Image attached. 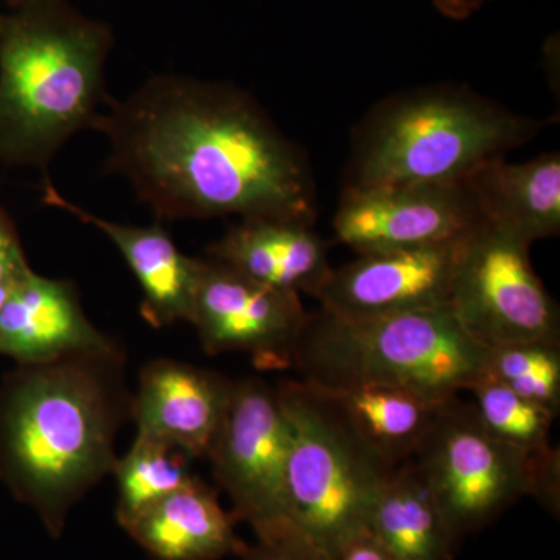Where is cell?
I'll return each instance as SVG.
<instances>
[{"instance_id": "8fae6325", "label": "cell", "mask_w": 560, "mask_h": 560, "mask_svg": "<svg viewBox=\"0 0 560 560\" xmlns=\"http://www.w3.org/2000/svg\"><path fill=\"white\" fill-rule=\"evenodd\" d=\"M482 224L467 180L345 187L334 217L335 237L359 256L460 241Z\"/></svg>"}, {"instance_id": "44dd1931", "label": "cell", "mask_w": 560, "mask_h": 560, "mask_svg": "<svg viewBox=\"0 0 560 560\" xmlns=\"http://www.w3.org/2000/svg\"><path fill=\"white\" fill-rule=\"evenodd\" d=\"M187 459L189 456L172 445L136 434L130 451L117 459L113 470L117 481V523L127 525L151 504L194 480Z\"/></svg>"}, {"instance_id": "7402d4cb", "label": "cell", "mask_w": 560, "mask_h": 560, "mask_svg": "<svg viewBox=\"0 0 560 560\" xmlns=\"http://www.w3.org/2000/svg\"><path fill=\"white\" fill-rule=\"evenodd\" d=\"M467 390L478 419L497 440L529 455L551 448L550 431L558 416L547 408L525 399L488 372Z\"/></svg>"}, {"instance_id": "d6986e66", "label": "cell", "mask_w": 560, "mask_h": 560, "mask_svg": "<svg viewBox=\"0 0 560 560\" xmlns=\"http://www.w3.org/2000/svg\"><path fill=\"white\" fill-rule=\"evenodd\" d=\"M364 533L407 560H452L459 547L415 458L397 464L375 493Z\"/></svg>"}, {"instance_id": "4316f807", "label": "cell", "mask_w": 560, "mask_h": 560, "mask_svg": "<svg viewBox=\"0 0 560 560\" xmlns=\"http://www.w3.org/2000/svg\"><path fill=\"white\" fill-rule=\"evenodd\" d=\"M493 0H433L442 16L452 21H466Z\"/></svg>"}, {"instance_id": "4fadbf2b", "label": "cell", "mask_w": 560, "mask_h": 560, "mask_svg": "<svg viewBox=\"0 0 560 560\" xmlns=\"http://www.w3.org/2000/svg\"><path fill=\"white\" fill-rule=\"evenodd\" d=\"M232 388L234 382L219 372L176 360L151 361L132 394L136 434L172 445L189 458H208Z\"/></svg>"}, {"instance_id": "603a6c76", "label": "cell", "mask_w": 560, "mask_h": 560, "mask_svg": "<svg viewBox=\"0 0 560 560\" xmlns=\"http://www.w3.org/2000/svg\"><path fill=\"white\" fill-rule=\"evenodd\" d=\"M486 372L515 393L560 411V342H512L488 349Z\"/></svg>"}, {"instance_id": "ac0fdd59", "label": "cell", "mask_w": 560, "mask_h": 560, "mask_svg": "<svg viewBox=\"0 0 560 560\" xmlns=\"http://www.w3.org/2000/svg\"><path fill=\"white\" fill-rule=\"evenodd\" d=\"M466 180L486 224L510 231L529 245L559 235V153L540 154L522 164L500 158Z\"/></svg>"}, {"instance_id": "277c9868", "label": "cell", "mask_w": 560, "mask_h": 560, "mask_svg": "<svg viewBox=\"0 0 560 560\" xmlns=\"http://www.w3.org/2000/svg\"><path fill=\"white\" fill-rule=\"evenodd\" d=\"M544 128L467 88H423L378 103L352 136L345 187L460 183Z\"/></svg>"}, {"instance_id": "f1b7e54d", "label": "cell", "mask_w": 560, "mask_h": 560, "mask_svg": "<svg viewBox=\"0 0 560 560\" xmlns=\"http://www.w3.org/2000/svg\"><path fill=\"white\" fill-rule=\"evenodd\" d=\"M3 16H5V11H0V31H2Z\"/></svg>"}, {"instance_id": "ba28073f", "label": "cell", "mask_w": 560, "mask_h": 560, "mask_svg": "<svg viewBox=\"0 0 560 560\" xmlns=\"http://www.w3.org/2000/svg\"><path fill=\"white\" fill-rule=\"evenodd\" d=\"M529 249V243L492 224H482L464 245L451 307L488 348L560 342L559 305L534 271Z\"/></svg>"}, {"instance_id": "7c38bea8", "label": "cell", "mask_w": 560, "mask_h": 560, "mask_svg": "<svg viewBox=\"0 0 560 560\" xmlns=\"http://www.w3.org/2000/svg\"><path fill=\"white\" fill-rule=\"evenodd\" d=\"M469 237L361 254L348 265L331 268L312 296L320 302V311L345 318H372L451 305L453 280Z\"/></svg>"}, {"instance_id": "484cf974", "label": "cell", "mask_w": 560, "mask_h": 560, "mask_svg": "<svg viewBox=\"0 0 560 560\" xmlns=\"http://www.w3.org/2000/svg\"><path fill=\"white\" fill-rule=\"evenodd\" d=\"M337 560H407L389 551L377 540L372 539L370 534L361 533L353 537L342 548Z\"/></svg>"}, {"instance_id": "9c48e42d", "label": "cell", "mask_w": 560, "mask_h": 560, "mask_svg": "<svg viewBox=\"0 0 560 560\" xmlns=\"http://www.w3.org/2000/svg\"><path fill=\"white\" fill-rule=\"evenodd\" d=\"M290 431L278 389L261 378L234 382L208 459L232 503V517L256 539L293 525L287 495Z\"/></svg>"}, {"instance_id": "6da1fadb", "label": "cell", "mask_w": 560, "mask_h": 560, "mask_svg": "<svg viewBox=\"0 0 560 560\" xmlns=\"http://www.w3.org/2000/svg\"><path fill=\"white\" fill-rule=\"evenodd\" d=\"M94 131L108 140L106 171L127 179L160 221L315 224L304 150L234 84L156 73L127 97H110Z\"/></svg>"}, {"instance_id": "7a4b0ae2", "label": "cell", "mask_w": 560, "mask_h": 560, "mask_svg": "<svg viewBox=\"0 0 560 560\" xmlns=\"http://www.w3.org/2000/svg\"><path fill=\"white\" fill-rule=\"evenodd\" d=\"M131 400L120 346L20 364L0 388V475L54 539L72 508L113 474Z\"/></svg>"}, {"instance_id": "cb8c5ba5", "label": "cell", "mask_w": 560, "mask_h": 560, "mask_svg": "<svg viewBox=\"0 0 560 560\" xmlns=\"http://www.w3.org/2000/svg\"><path fill=\"white\" fill-rule=\"evenodd\" d=\"M241 560H335L296 526L276 530L246 544Z\"/></svg>"}, {"instance_id": "83f0119b", "label": "cell", "mask_w": 560, "mask_h": 560, "mask_svg": "<svg viewBox=\"0 0 560 560\" xmlns=\"http://www.w3.org/2000/svg\"><path fill=\"white\" fill-rule=\"evenodd\" d=\"M0 2L5 3L9 9H13V7L21 5V3L31 2V0H0Z\"/></svg>"}, {"instance_id": "ffe728a7", "label": "cell", "mask_w": 560, "mask_h": 560, "mask_svg": "<svg viewBox=\"0 0 560 560\" xmlns=\"http://www.w3.org/2000/svg\"><path fill=\"white\" fill-rule=\"evenodd\" d=\"M323 390L348 415L361 434L396 464L416 455L445 404L396 386Z\"/></svg>"}, {"instance_id": "e0dca14e", "label": "cell", "mask_w": 560, "mask_h": 560, "mask_svg": "<svg viewBox=\"0 0 560 560\" xmlns=\"http://www.w3.org/2000/svg\"><path fill=\"white\" fill-rule=\"evenodd\" d=\"M127 530L153 560H220L241 556L246 541L212 489L194 478L131 518Z\"/></svg>"}, {"instance_id": "3957f363", "label": "cell", "mask_w": 560, "mask_h": 560, "mask_svg": "<svg viewBox=\"0 0 560 560\" xmlns=\"http://www.w3.org/2000/svg\"><path fill=\"white\" fill-rule=\"evenodd\" d=\"M113 27L70 0H31L5 11L0 31V162L47 165L108 105Z\"/></svg>"}, {"instance_id": "8992f818", "label": "cell", "mask_w": 560, "mask_h": 560, "mask_svg": "<svg viewBox=\"0 0 560 560\" xmlns=\"http://www.w3.org/2000/svg\"><path fill=\"white\" fill-rule=\"evenodd\" d=\"M276 389L290 431L291 522L337 560L345 545L364 533L372 500L397 464L318 386L283 381Z\"/></svg>"}, {"instance_id": "2e32d148", "label": "cell", "mask_w": 560, "mask_h": 560, "mask_svg": "<svg viewBox=\"0 0 560 560\" xmlns=\"http://www.w3.org/2000/svg\"><path fill=\"white\" fill-rule=\"evenodd\" d=\"M206 257L275 289L313 294L329 275V245L313 224L241 220L206 248Z\"/></svg>"}, {"instance_id": "d4e9b609", "label": "cell", "mask_w": 560, "mask_h": 560, "mask_svg": "<svg viewBox=\"0 0 560 560\" xmlns=\"http://www.w3.org/2000/svg\"><path fill=\"white\" fill-rule=\"evenodd\" d=\"M31 270L16 224L10 213L0 208V311Z\"/></svg>"}, {"instance_id": "9a60e30c", "label": "cell", "mask_w": 560, "mask_h": 560, "mask_svg": "<svg viewBox=\"0 0 560 560\" xmlns=\"http://www.w3.org/2000/svg\"><path fill=\"white\" fill-rule=\"evenodd\" d=\"M116 346L88 318L79 290L69 280L31 270L0 311V355L20 364L49 363Z\"/></svg>"}, {"instance_id": "5bb4252c", "label": "cell", "mask_w": 560, "mask_h": 560, "mask_svg": "<svg viewBox=\"0 0 560 560\" xmlns=\"http://www.w3.org/2000/svg\"><path fill=\"white\" fill-rule=\"evenodd\" d=\"M43 202L69 213L113 242L138 279L142 290L140 313L150 326L161 329L180 320L190 324L202 259L186 256L162 221L131 226L103 219L65 197L49 178L44 179Z\"/></svg>"}, {"instance_id": "52a82bcc", "label": "cell", "mask_w": 560, "mask_h": 560, "mask_svg": "<svg viewBox=\"0 0 560 560\" xmlns=\"http://www.w3.org/2000/svg\"><path fill=\"white\" fill-rule=\"evenodd\" d=\"M412 458L459 544L523 497H534L559 517L558 448L529 455L497 440L478 419L474 405L458 397L442 405Z\"/></svg>"}, {"instance_id": "30bf717a", "label": "cell", "mask_w": 560, "mask_h": 560, "mask_svg": "<svg viewBox=\"0 0 560 560\" xmlns=\"http://www.w3.org/2000/svg\"><path fill=\"white\" fill-rule=\"evenodd\" d=\"M308 316L296 291L265 285L202 259L190 324L210 355L243 352L260 370L291 366Z\"/></svg>"}, {"instance_id": "5b68a950", "label": "cell", "mask_w": 560, "mask_h": 560, "mask_svg": "<svg viewBox=\"0 0 560 560\" xmlns=\"http://www.w3.org/2000/svg\"><path fill=\"white\" fill-rule=\"evenodd\" d=\"M488 349L451 305L372 318L320 311L308 316L291 366L320 389L396 386L447 401L485 374Z\"/></svg>"}]
</instances>
